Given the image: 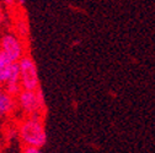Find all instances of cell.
<instances>
[{
	"mask_svg": "<svg viewBox=\"0 0 155 153\" xmlns=\"http://www.w3.org/2000/svg\"><path fill=\"white\" fill-rule=\"evenodd\" d=\"M16 133L22 146L42 148L47 143V132L43 118L22 117L17 124Z\"/></svg>",
	"mask_w": 155,
	"mask_h": 153,
	"instance_id": "1",
	"label": "cell"
},
{
	"mask_svg": "<svg viewBox=\"0 0 155 153\" xmlns=\"http://www.w3.org/2000/svg\"><path fill=\"white\" fill-rule=\"evenodd\" d=\"M15 99L17 110L21 111L22 117H36L45 119L47 107L41 88L36 91L21 89Z\"/></svg>",
	"mask_w": 155,
	"mask_h": 153,
	"instance_id": "2",
	"label": "cell"
},
{
	"mask_svg": "<svg viewBox=\"0 0 155 153\" xmlns=\"http://www.w3.org/2000/svg\"><path fill=\"white\" fill-rule=\"evenodd\" d=\"M0 53L4 54L6 58L17 63L24 55L28 53L26 39L20 37L16 32H5L0 36Z\"/></svg>",
	"mask_w": 155,
	"mask_h": 153,
	"instance_id": "3",
	"label": "cell"
},
{
	"mask_svg": "<svg viewBox=\"0 0 155 153\" xmlns=\"http://www.w3.org/2000/svg\"><path fill=\"white\" fill-rule=\"evenodd\" d=\"M17 65H18V82H20L22 89L36 91L41 88L36 61L28 53L17 61Z\"/></svg>",
	"mask_w": 155,
	"mask_h": 153,
	"instance_id": "4",
	"label": "cell"
},
{
	"mask_svg": "<svg viewBox=\"0 0 155 153\" xmlns=\"http://www.w3.org/2000/svg\"><path fill=\"white\" fill-rule=\"evenodd\" d=\"M16 111H17V105L15 97L8 94L6 92H3L0 94V118L8 119L12 117Z\"/></svg>",
	"mask_w": 155,
	"mask_h": 153,
	"instance_id": "5",
	"label": "cell"
},
{
	"mask_svg": "<svg viewBox=\"0 0 155 153\" xmlns=\"http://www.w3.org/2000/svg\"><path fill=\"white\" fill-rule=\"evenodd\" d=\"M12 61H10L4 54L0 53V83L5 85L9 80Z\"/></svg>",
	"mask_w": 155,
	"mask_h": 153,
	"instance_id": "6",
	"label": "cell"
},
{
	"mask_svg": "<svg viewBox=\"0 0 155 153\" xmlns=\"http://www.w3.org/2000/svg\"><path fill=\"white\" fill-rule=\"evenodd\" d=\"M3 87H4V92L12 95V97H16V95L20 93V91L22 89L20 86V82H9V83L3 85Z\"/></svg>",
	"mask_w": 155,
	"mask_h": 153,
	"instance_id": "7",
	"label": "cell"
},
{
	"mask_svg": "<svg viewBox=\"0 0 155 153\" xmlns=\"http://www.w3.org/2000/svg\"><path fill=\"white\" fill-rule=\"evenodd\" d=\"M21 153H43L42 148L38 147H32V146H22Z\"/></svg>",
	"mask_w": 155,
	"mask_h": 153,
	"instance_id": "8",
	"label": "cell"
},
{
	"mask_svg": "<svg viewBox=\"0 0 155 153\" xmlns=\"http://www.w3.org/2000/svg\"><path fill=\"white\" fill-rule=\"evenodd\" d=\"M5 21V9H4V5L3 3L0 2V26H2Z\"/></svg>",
	"mask_w": 155,
	"mask_h": 153,
	"instance_id": "9",
	"label": "cell"
},
{
	"mask_svg": "<svg viewBox=\"0 0 155 153\" xmlns=\"http://www.w3.org/2000/svg\"><path fill=\"white\" fill-rule=\"evenodd\" d=\"M4 92V87H3V85L2 83H0V94H2Z\"/></svg>",
	"mask_w": 155,
	"mask_h": 153,
	"instance_id": "10",
	"label": "cell"
}]
</instances>
